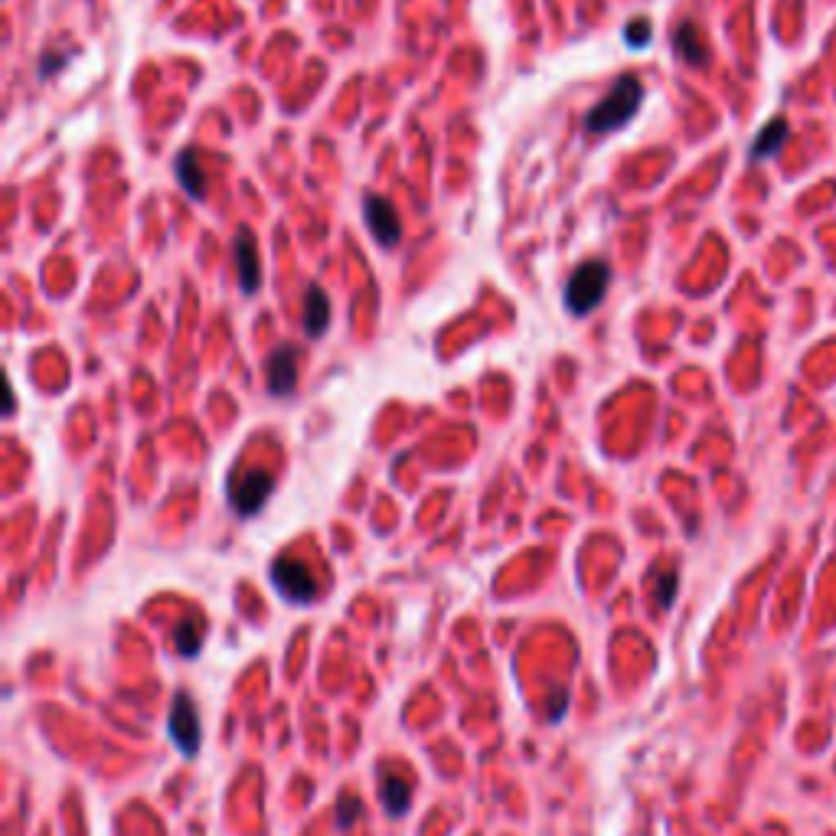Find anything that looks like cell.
<instances>
[{"mask_svg": "<svg viewBox=\"0 0 836 836\" xmlns=\"http://www.w3.org/2000/svg\"><path fill=\"white\" fill-rule=\"evenodd\" d=\"M363 216H366V226H369V236L376 239V245L396 249V245L402 242V222H398V212L389 200H382V196H366Z\"/></svg>", "mask_w": 836, "mask_h": 836, "instance_id": "8992f818", "label": "cell"}, {"mask_svg": "<svg viewBox=\"0 0 836 836\" xmlns=\"http://www.w3.org/2000/svg\"><path fill=\"white\" fill-rule=\"evenodd\" d=\"M232 252H236V275L242 294H255L261 288V265H259V245H255L252 229H239L232 239Z\"/></svg>", "mask_w": 836, "mask_h": 836, "instance_id": "ba28073f", "label": "cell"}, {"mask_svg": "<svg viewBox=\"0 0 836 836\" xmlns=\"http://www.w3.org/2000/svg\"><path fill=\"white\" fill-rule=\"evenodd\" d=\"M298 366L300 357L291 343L269 353V359H265V389H269V396L284 398L298 389Z\"/></svg>", "mask_w": 836, "mask_h": 836, "instance_id": "52a82bcc", "label": "cell"}, {"mask_svg": "<svg viewBox=\"0 0 836 836\" xmlns=\"http://www.w3.org/2000/svg\"><path fill=\"white\" fill-rule=\"evenodd\" d=\"M566 690H556V699H553V713H549V719H562V713H566Z\"/></svg>", "mask_w": 836, "mask_h": 836, "instance_id": "ac0fdd59", "label": "cell"}, {"mask_svg": "<svg viewBox=\"0 0 836 836\" xmlns=\"http://www.w3.org/2000/svg\"><path fill=\"white\" fill-rule=\"evenodd\" d=\"M337 811H340V813H337V823H340V830H349L353 823H357V817H359V811H363V804H359L357 797H343Z\"/></svg>", "mask_w": 836, "mask_h": 836, "instance_id": "9a60e30c", "label": "cell"}, {"mask_svg": "<svg viewBox=\"0 0 836 836\" xmlns=\"http://www.w3.org/2000/svg\"><path fill=\"white\" fill-rule=\"evenodd\" d=\"M167 732H171L173 745L183 752V758H193L196 752H200V739H203V732H200V713H196L193 699H190L187 693H177V696H173Z\"/></svg>", "mask_w": 836, "mask_h": 836, "instance_id": "277c9868", "label": "cell"}, {"mask_svg": "<svg viewBox=\"0 0 836 836\" xmlns=\"http://www.w3.org/2000/svg\"><path fill=\"white\" fill-rule=\"evenodd\" d=\"M625 40L631 43L634 49H644L650 40V24L647 20H634V24L625 26Z\"/></svg>", "mask_w": 836, "mask_h": 836, "instance_id": "2e32d148", "label": "cell"}, {"mask_svg": "<svg viewBox=\"0 0 836 836\" xmlns=\"http://www.w3.org/2000/svg\"><path fill=\"white\" fill-rule=\"evenodd\" d=\"M674 53L686 65H703L709 59L706 40H703V33H699V26L693 20H683L674 30Z\"/></svg>", "mask_w": 836, "mask_h": 836, "instance_id": "30bf717a", "label": "cell"}, {"mask_svg": "<svg viewBox=\"0 0 836 836\" xmlns=\"http://www.w3.org/2000/svg\"><path fill=\"white\" fill-rule=\"evenodd\" d=\"M791 128L784 118H772V122L764 124L762 131H758V138L752 141V151H748V157L752 161H764V157H774L781 151V144L788 141Z\"/></svg>", "mask_w": 836, "mask_h": 836, "instance_id": "7c38bea8", "label": "cell"}, {"mask_svg": "<svg viewBox=\"0 0 836 836\" xmlns=\"http://www.w3.org/2000/svg\"><path fill=\"white\" fill-rule=\"evenodd\" d=\"M641 105H644L641 79H637V75H621V79L611 85L608 95L585 114V131H588V134H615V131L631 124V118L641 112Z\"/></svg>", "mask_w": 836, "mask_h": 836, "instance_id": "6da1fadb", "label": "cell"}, {"mask_svg": "<svg viewBox=\"0 0 836 836\" xmlns=\"http://www.w3.org/2000/svg\"><path fill=\"white\" fill-rule=\"evenodd\" d=\"M271 490H275V477L269 471H261V467H249V471H232L226 497L232 513L249 520V516H255L261 507L269 504Z\"/></svg>", "mask_w": 836, "mask_h": 836, "instance_id": "3957f363", "label": "cell"}, {"mask_svg": "<svg viewBox=\"0 0 836 836\" xmlns=\"http://www.w3.org/2000/svg\"><path fill=\"white\" fill-rule=\"evenodd\" d=\"M271 585L278 588L281 598H288L291 605H308L310 598L317 595V582L310 575V568L298 559H275L271 566Z\"/></svg>", "mask_w": 836, "mask_h": 836, "instance_id": "5b68a950", "label": "cell"}, {"mask_svg": "<svg viewBox=\"0 0 836 836\" xmlns=\"http://www.w3.org/2000/svg\"><path fill=\"white\" fill-rule=\"evenodd\" d=\"M674 592H676V572H666V575L657 582V601H660V608H670V605H674Z\"/></svg>", "mask_w": 836, "mask_h": 836, "instance_id": "e0dca14e", "label": "cell"}, {"mask_svg": "<svg viewBox=\"0 0 836 836\" xmlns=\"http://www.w3.org/2000/svg\"><path fill=\"white\" fill-rule=\"evenodd\" d=\"M173 173H177V183L183 187V193H187L190 200H203L206 177H203V171H200V163H196L193 147H183V151L173 157Z\"/></svg>", "mask_w": 836, "mask_h": 836, "instance_id": "8fae6325", "label": "cell"}, {"mask_svg": "<svg viewBox=\"0 0 836 836\" xmlns=\"http://www.w3.org/2000/svg\"><path fill=\"white\" fill-rule=\"evenodd\" d=\"M379 801H382V811L389 813V817H402V813L408 811L412 791H408V784L402 778H382Z\"/></svg>", "mask_w": 836, "mask_h": 836, "instance_id": "4fadbf2b", "label": "cell"}, {"mask_svg": "<svg viewBox=\"0 0 836 836\" xmlns=\"http://www.w3.org/2000/svg\"><path fill=\"white\" fill-rule=\"evenodd\" d=\"M173 644H177V654L180 657H196L200 654V644H203V634L196 631L193 625H177V631H173Z\"/></svg>", "mask_w": 836, "mask_h": 836, "instance_id": "5bb4252c", "label": "cell"}, {"mask_svg": "<svg viewBox=\"0 0 836 836\" xmlns=\"http://www.w3.org/2000/svg\"><path fill=\"white\" fill-rule=\"evenodd\" d=\"M611 284V265L605 259H588L582 261L572 275H568L566 288H562V300H566V310L575 317H588L598 308L605 294H608Z\"/></svg>", "mask_w": 836, "mask_h": 836, "instance_id": "7a4b0ae2", "label": "cell"}, {"mask_svg": "<svg viewBox=\"0 0 836 836\" xmlns=\"http://www.w3.org/2000/svg\"><path fill=\"white\" fill-rule=\"evenodd\" d=\"M300 327L308 337H324L327 327H330V298L320 284H308L304 291V310H300Z\"/></svg>", "mask_w": 836, "mask_h": 836, "instance_id": "9c48e42d", "label": "cell"}]
</instances>
